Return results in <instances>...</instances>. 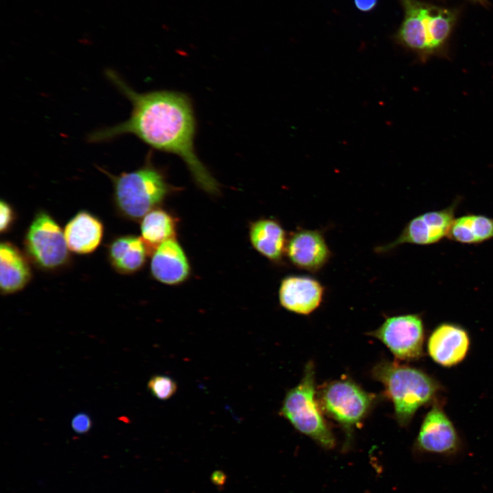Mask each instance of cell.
Segmentation results:
<instances>
[{"label": "cell", "instance_id": "6da1fadb", "mask_svg": "<svg viewBox=\"0 0 493 493\" xmlns=\"http://www.w3.org/2000/svg\"><path fill=\"white\" fill-rule=\"evenodd\" d=\"M105 75L131 102V113L125 121L91 133L88 142H106L133 134L154 149L178 156L200 188L211 194H218V181L195 151L197 121L190 98L183 92L167 90L138 92L114 71L108 69Z\"/></svg>", "mask_w": 493, "mask_h": 493}, {"label": "cell", "instance_id": "7a4b0ae2", "mask_svg": "<svg viewBox=\"0 0 493 493\" xmlns=\"http://www.w3.org/2000/svg\"><path fill=\"white\" fill-rule=\"evenodd\" d=\"M404 17L396 38L422 62L447 58L459 11L420 0H400Z\"/></svg>", "mask_w": 493, "mask_h": 493}, {"label": "cell", "instance_id": "3957f363", "mask_svg": "<svg viewBox=\"0 0 493 493\" xmlns=\"http://www.w3.org/2000/svg\"><path fill=\"white\" fill-rule=\"evenodd\" d=\"M152 158L150 151L141 167L117 175L98 168L112 181L116 209L125 218L141 220L177 189L168 182L164 170L156 166Z\"/></svg>", "mask_w": 493, "mask_h": 493}, {"label": "cell", "instance_id": "277c9868", "mask_svg": "<svg viewBox=\"0 0 493 493\" xmlns=\"http://www.w3.org/2000/svg\"><path fill=\"white\" fill-rule=\"evenodd\" d=\"M372 377L381 383L384 393L392 402L399 424L407 426L418 409L435 399L439 383L422 370L390 361L377 364Z\"/></svg>", "mask_w": 493, "mask_h": 493}, {"label": "cell", "instance_id": "5b68a950", "mask_svg": "<svg viewBox=\"0 0 493 493\" xmlns=\"http://www.w3.org/2000/svg\"><path fill=\"white\" fill-rule=\"evenodd\" d=\"M315 391L314 367L309 362L300 383L284 399L281 414L299 432L325 448H332L335 438L324 419Z\"/></svg>", "mask_w": 493, "mask_h": 493}, {"label": "cell", "instance_id": "8992f818", "mask_svg": "<svg viewBox=\"0 0 493 493\" xmlns=\"http://www.w3.org/2000/svg\"><path fill=\"white\" fill-rule=\"evenodd\" d=\"M318 400L322 410L349 434L366 416L375 397L351 380L342 379L324 385Z\"/></svg>", "mask_w": 493, "mask_h": 493}, {"label": "cell", "instance_id": "52a82bcc", "mask_svg": "<svg viewBox=\"0 0 493 493\" xmlns=\"http://www.w3.org/2000/svg\"><path fill=\"white\" fill-rule=\"evenodd\" d=\"M24 246L28 257L41 269H59L69 261L64 231L44 210L35 214L25 234Z\"/></svg>", "mask_w": 493, "mask_h": 493}, {"label": "cell", "instance_id": "ba28073f", "mask_svg": "<svg viewBox=\"0 0 493 493\" xmlns=\"http://www.w3.org/2000/svg\"><path fill=\"white\" fill-rule=\"evenodd\" d=\"M416 453L450 462L463 451L462 440L442 405L434 401L425 416L414 443Z\"/></svg>", "mask_w": 493, "mask_h": 493}, {"label": "cell", "instance_id": "9c48e42d", "mask_svg": "<svg viewBox=\"0 0 493 493\" xmlns=\"http://www.w3.org/2000/svg\"><path fill=\"white\" fill-rule=\"evenodd\" d=\"M369 334L381 341L401 360L417 359L423 355L425 331L419 314L388 317Z\"/></svg>", "mask_w": 493, "mask_h": 493}, {"label": "cell", "instance_id": "30bf717a", "mask_svg": "<svg viewBox=\"0 0 493 493\" xmlns=\"http://www.w3.org/2000/svg\"><path fill=\"white\" fill-rule=\"evenodd\" d=\"M457 202L440 210L430 211L411 219L392 242L377 246L375 251L387 253L404 244L429 245L447 236L455 219Z\"/></svg>", "mask_w": 493, "mask_h": 493}, {"label": "cell", "instance_id": "8fae6325", "mask_svg": "<svg viewBox=\"0 0 493 493\" xmlns=\"http://www.w3.org/2000/svg\"><path fill=\"white\" fill-rule=\"evenodd\" d=\"M286 255L297 268L315 273L328 263L331 252L321 231L300 228L288 237Z\"/></svg>", "mask_w": 493, "mask_h": 493}, {"label": "cell", "instance_id": "7c38bea8", "mask_svg": "<svg viewBox=\"0 0 493 493\" xmlns=\"http://www.w3.org/2000/svg\"><path fill=\"white\" fill-rule=\"evenodd\" d=\"M470 344L467 331L459 325L443 323L429 336L427 351L433 362L443 367H452L466 357Z\"/></svg>", "mask_w": 493, "mask_h": 493}, {"label": "cell", "instance_id": "4fadbf2b", "mask_svg": "<svg viewBox=\"0 0 493 493\" xmlns=\"http://www.w3.org/2000/svg\"><path fill=\"white\" fill-rule=\"evenodd\" d=\"M325 288L316 279L309 275H288L280 282V305L291 312L308 315L323 302Z\"/></svg>", "mask_w": 493, "mask_h": 493}, {"label": "cell", "instance_id": "5bb4252c", "mask_svg": "<svg viewBox=\"0 0 493 493\" xmlns=\"http://www.w3.org/2000/svg\"><path fill=\"white\" fill-rule=\"evenodd\" d=\"M150 270L155 280L169 286L184 283L191 273L188 258L176 238L162 243L156 249L152 254Z\"/></svg>", "mask_w": 493, "mask_h": 493}, {"label": "cell", "instance_id": "9a60e30c", "mask_svg": "<svg viewBox=\"0 0 493 493\" xmlns=\"http://www.w3.org/2000/svg\"><path fill=\"white\" fill-rule=\"evenodd\" d=\"M64 233L70 251L77 254H88L100 244L103 225L94 215L82 210L66 223Z\"/></svg>", "mask_w": 493, "mask_h": 493}, {"label": "cell", "instance_id": "2e32d148", "mask_svg": "<svg viewBox=\"0 0 493 493\" xmlns=\"http://www.w3.org/2000/svg\"><path fill=\"white\" fill-rule=\"evenodd\" d=\"M253 247L273 263H280L286 255V232L274 218H260L251 223L249 231Z\"/></svg>", "mask_w": 493, "mask_h": 493}, {"label": "cell", "instance_id": "e0dca14e", "mask_svg": "<svg viewBox=\"0 0 493 493\" xmlns=\"http://www.w3.org/2000/svg\"><path fill=\"white\" fill-rule=\"evenodd\" d=\"M31 278L27 257L12 243L1 242L0 245V288L3 294L23 289Z\"/></svg>", "mask_w": 493, "mask_h": 493}, {"label": "cell", "instance_id": "ac0fdd59", "mask_svg": "<svg viewBox=\"0 0 493 493\" xmlns=\"http://www.w3.org/2000/svg\"><path fill=\"white\" fill-rule=\"evenodd\" d=\"M108 258L118 273L130 275L140 270L149 255L141 237L125 235L114 238L108 246Z\"/></svg>", "mask_w": 493, "mask_h": 493}, {"label": "cell", "instance_id": "d6986e66", "mask_svg": "<svg viewBox=\"0 0 493 493\" xmlns=\"http://www.w3.org/2000/svg\"><path fill=\"white\" fill-rule=\"evenodd\" d=\"M177 220L160 207L147 213L140 223L141 238L149 255H152L163 242L176 238Z\"/></svg>", "mask_w": 493, "mask_h": 493}, {"label": "cell", "instance_id": "ffe728a7", "mask_svg": "<svg viewBox=\"0 0 493 493\" xmlns=\"http://www.w3.org/2000/svg\"><path fill=\"white\" fill-rule=\"evenodd\" d=\"M447 237L462 244H479L493 238V218L481 214L455 218Z\"/></svg>", "mask_w": 493, "mask_h": 493}, {"label": "cell", "instance_id": "44dd1931", "mask_svg": "<svg viewBox=\"0 0 493 493\" xmlns=\"http://www.w3.org/2000/svg\"><path fill=\"white\" fill-rule=\"evenodd\" d=\"M149 392L157 399L167 400L171 398L177 391L176 382L166 375H155L147 384Z\"/></svg>", "mask_w": 493, "mask_h": 493}, {"label": "cell", "instance_id": "7402d4cb", "mask_svg": "<svg viewBox=\"0 0 493 493\" xmlns=\"http://www.w3.org/2000/svg\"><path fill=\"white\" fill-rule=\"evenodd\" d=\"M16 218L15 212L12 206L5 201L0 202V231L1 233L8 231Z\"/></svg>", "mask_w": 493, "mask_h": 493}, {"label": "cell", "instance_id": "603a6c76", "mask_svg": "<svg viewBox=\"0 0 493 493\" xmlns=\"http://www.w3.org/2000/svg\"><path fill=\"white\" fill-rule=\"evenodd\" d=\"M92 427L90 417L84 412H80L72 418L71 427L73 430L79 434L88 433Z\"/></svg>", "mask_w": 493, "mask_h": 493}, {"label": "cell", "instance_id": "cb8c5ba5", "mask_svg": "<svg viewBox=\"0 0 493 493\" xmlns=\"http://www.w3.org/2000/svg\"><path fill=\"white\" fill-rule=\"evenodd\" d=\"M353 1L359 10L369 12L377 6L378 0H353Z\"/></svg>", "mask_w": 493, "mask_h": 493}, {"label": "cell", "instance_id": "d4e9b609", "mask_svg": "<svg viewBox=\"0 0 493 493\" xmlns=\"http://www.w3.org/2000/svg\"><path fill=\"white\" fill-rule=\"evenodd\" d=\"M226 475L220 470L214 471L211 476L212 483L218 487H223L226 482Z\"/></svg>", "mask_w": 493, "mask_h": 493}, {"label": "cell", "instance_id": "484cf974", "mask_svg": "<svg viewBox=\"0 0 493 493\" xmlns=\"http://www.w3.org/2000/svg\"><path fill=\"white\" fill-rule=\"evenodd\" d=\"M470 2L479 4L482 6H487L488 5V2L487 0H467Z\"/></svg>", "mask_w": 493, "mask_h": 493}]
</instances>
